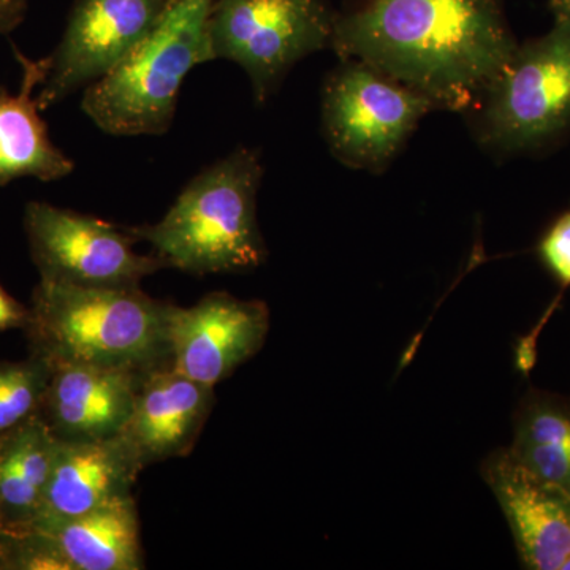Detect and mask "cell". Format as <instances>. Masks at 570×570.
Here are the masks:
<instances>
[{"instance_id":"1","label":"cell","mask_w":570,"mask_h":570,"mask_svg":"<svg viewBox=\"0 0 570 570\" xmlns=\"http://www.w3.org/2000/svg\"><path fill=\"white\" fill-rule=\"evenodd\" d=\"M519 47L502 0H360L336 14L332 50L471 112Z\"/></svg>"},{"instance_id":"24","label":"cell","mask_w":570,"mask_h":570,"mask_svg":"<svg viewBox=\"0 0 570 570\" xmlns=\"http://www.w3.org/2000/svg\"><path fill=\"white\" fill-rule=\"evenodd\" d=\"M562 570H570V558L568 562H566L564 568H562Z\"/></svg>"},{"instance_id":"17","label":"cell","mask_w":570,"mask_h":570,"mask_svg":"<svg viewBox=\"0 0 570 570\" xmlns=\"http://www.w3.org/2000/svg\"><path fill=\"white\" fill-rule=\"evenodd\" d=\"M58 444L39 414L0 436V532L20 534L39 520Z\"/></svg>"},{"instance_id":"14","label":"cell","mask_w":570,"mask_h":570,"mask_svg":"<svg viewBox=\"0 0 570 570\" xmlns=\"http://www.w3.org/2000/svg\"><path fill=\"white\" fill-rule=\"evenodd\" d=\"M142 471L121 436L102 441H59L43 508L36 523L75 519L132 494Z\"/></svg>"},{"instance_id":"20","label":"cell","mask_w":570,"mask_h":570,"mask_svg":"<svg viewBox=\"0 0 570 570\" xmlns=\"http://www.w3.org/2000/svg\"><path fill=\"white\" fill-rule=\"evenodd\" d=\"M539 255L551 275L570 285V209L540 239Z\"/></svg>"},{"instance_id":"3","label":"cell","mask_w":570,"mask_h":570,"mask_svg":"<svg viewBox=\"0 0 570 570\" xmlns=\"http://www.w3.org/2000/svg\"><path fill=\"white\" fill-rule=\"evenodd\" d=\"M168 303L140 287H78L40 279L24 333L29 354L50 365L129 367L168 365Z\"/></svg>"},{"instance_id":"13","label":"cell","mask_w":570,"mask_h":570,"mask_svg":"<svg viewBox=\"0 0 570 570\" xmlns=\"http://www.w3.org/2000/svg\"><path fill=\"white\" fill-rule=\"evenodd\" d=\"M214 387L176 373L170 366L154 367L142 377L129 422L121 436L142 469L193 452L214 406Z\"/></svg>"},{"instance_id":"19","label":"cell","mask_w":570,"mask_h":570,"mask_svg":"<svg viewBox=\"0 0 570 570\" xmlns=\"http://www.w3.org/2000/svg\"><path fill=\"white\" fill-rule=\"evenodd\" d=\"M50 376V363L39 355L0 362V436L39 414Z\"/></svg>"},{"instance_id":"23","label":"cell","mask_w":570,"mask_h":570,"mask_svg":"<svg viewBox=\"0 0 570 570\" xmlns=\"http://www.w3.org/2000/svg\"><path fill=\"white\" fill-rule=\"evenodd\" d=\"M550 10L554 20L570 21V0H550Z\"/></svg>"},{"instance_id":"2","label":"cell","mask_w":570,"mask_h":570,"mask_svg":"<svg viewBox=\"0 0 570 570\" xmlns=\"http://www.w3.org/2000/svg\"><path fill=\"white\" fill-rule=\"evenodd\" d=\"M261 154L236 148L200 171L157 224L129 228L168 268L189 275L239 273L266 261L257 220Z\"/></svg>"},{"instance_id":"5","label":"cell","mask_w":570,"mask_h":570,"mask_svg":"<svg viewBox=\"0 0 570 570\" xmlns=\"http://www.w3.org/2000/svg\"><path fill=\"white\" fill-rule=\"evenodd\" d=\"M471 116L479 141L504 156L560 140L570 129V21L519 43Z\"/></svg>"},{"instance_id":"11","label":"cell","mask_w":570,"mask_h":570,"mask_svg":"<svg viewBox=\"0 0 570 570\" xmlns=\"http://www.w3.org/2000/svg\"><path fill=\"white\" fill-rule=\"evenodd\" d=\"M482 478L508 520L523 568L562 570L570 558V497L535 478L509 449L483 461Z\"/></svg>"},{"instance_id":"10","label":"cell","mask_w":570,"mask_h":570,"mask_svg":"<svg viewBox=\"0 0 570 570\" xmlns=\"http://www.w3.org/2000/svg\"><path fill=\"white\" fill-rule=\"evenodd\" d=\"M269 311L258 299L213 292L190 307L168 311V366L216 387L264 347Z\"/></svg>"},{"instance_id":"4","label":"cell","mask_w":570,"mask_h":570,"mask_svg":"<svg viewBox=\"0 0 570 570\" xmlns=\"http://www.w3.org/2000/svg\"><path fill=\"white\" fill-rule=\"evenodd\" d=\"M214 0H170L160 20L102 78L86 88L81 108L105 134L163 135L174 124L184 78L212 62L208 18Z\"/></svg>"},{"instance_id":"7","label":"cell","mask_w":570,"mask_h":570,"mask_svg":"<svg viewBox=\"0 0 570 570\" xmlns=\"http://www.w3.org/2000/svg\"><path fill=\"white\" fill-rule=\"evenodd\" d=\"M436 104L356 59H341L322 89V127L330 151L346 167L387 168Z\"/></svg>"},{"instance_id":"22","label":"cell","mask_w":570,"mask_h":570,"mask_svg":"<svg viewBox=\"0 0 570 570\" xmlns=\"http://www.w3.org/2000/svg\"><path fill=\"white\" fill-rule=\"evenodd\" d=\"M28 0H0V33L14 31L24 21Z\"/></svg>"},{"instance_id":"12","label":"cell","mask_w":570,"mask_h":570,"mask_svg":"<svg viewBox=\"0 0 570 570\" xmlns=\"http://www.w3.org/2000/svg\"><path fill=\"white\" fill-rule=\"evenodd\" d=\"M50 366L39 417L58 441H102L121 434L148 371L82 363Z\"/></svg>"},{"instance_id":"15","label":"cell","mask_w":570,"mask_h":570,"mask_svg":"<svg viewBox=\"0 0 570 570\" xmlns=\"http://www.w3.org/2000/svg\"><path fill=\"white\" fill-rule=\"evenodd\" d=\"M21 66L17 94L0 88V186L20 178L58 181L75 170V165L52 142L40 116L37 92L50 71V56L31 59L13 47Z\"/></svg>"},{"instance_id":"6","label":"cell","mask_w":570,"mask_h":570,"mask_svg":"<svg viewBox=\"0 0 570 570\" xmlns=\"http://www.w3.org/2000/svg\"><path fill=\"white\" fill-rule=\"evenodd\" d=\"M335 21L325 0H214L209 51L246 71L262 105L296 63L332 48Z\"/></svg>"},{"instance_id":"16","label":"cell","mask_w":570,"mask_h":570,"mask_svg":"<svg viewBox=\"0 0 570 570\" xmlns=\"http://www.w3.org/2000/svg\"><path fill=\"white\" fill-rule=\"evenodd\" d=\"M55 543L70 570H141L140 520L132 494L75 519L33 524Z\"/></svg>"},{"instance_id":"18","label":"cell","mask_w":570,"mask_h":570,"mask_svg":"<svg viewBox=\"0 0 570 570\" xmlns=\"http://www.w3.org/2000/svg\"><path fill=\"white\" fill-rule=\"evenodd\" d=\"M509 452L535 478L570 497V400L530 390L513 419Z\"/></svg>"},{"instance_id":"9","label":"cell","mask_w":570,"mask_h":570,"mask_svg":"<svg viewBox=\"0 0 570 570\" xmlns=\"http://www.w3.org/2000/svg\"><path fill=\"white\" fill-rule=\"evenodd\" d=\"M170 0H77L37 92L41 111L102 78L156 26Z\"/></svg>"},{"instance_id":"8","label":"cell","mask_w":570,"mask_h":570,"mask_svg":"<svg viewBox=\"0 0 570 570\" xmlns=\"http://www.w3.org/2000/svg\"><path fill=\"white\" fill-rule=\"evenodd\" d=\"M24 232L40 279L78 287H140L168 268L163 258L135 253L129 230L45 202L24 209Z\"/></svg>"},{"instance_id":"21","label":"cell","mask_w":570,"mask_h":570,"mask_svg":"<svg viewBox=\"0 0 570 570\" xmlns=\"http://www.w3.org/2000/svg\"><path fill=\"white\" fill-rule=\"evenodd\" d=\"M31 317V307L22 305L0 283V332L24 330Z\"/></svg>"}]
</instances>
